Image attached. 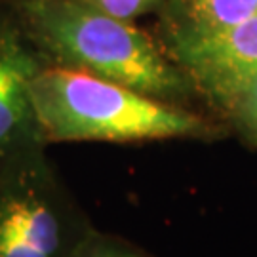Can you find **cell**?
<instances>
[{"instance_id": "obj_6", "label": "cell", "mask_w": 257, "mask_h": 257, "mask_svg": "<svg viewBox=\"0 0 257 257\" xmlns=\"http://www.w3.org/2000/svg\"><path fill=\"white\" fill-rule=\"evenodd\" d=\"M162 35H204L257 14V0H170Z\"/></svg>"}, {"instance_id": "obj_9", "label": "cell", "mask_w": 257, "mask_h": 257, "mask_svg": "<svg viewBox=\"0 0 257 257\" xmlns=\"http://www.w3.org/2000/svg\"><path fill=\"white\" fill-rule=\"evenodd\" d=\"M82 2L126 21H136L153 12H162L170 4V0H82Z\"/></svg>"}, {"instance_id": "obj_5", "label": "cell", "mask_w": 257, "mask_h": 257, "mask_svg": "<svg viewBox=\"0 0 257 257\" xmlns=\"http://www.w3.org/2000/svg\"><path fill=\"white\" fill-rule=\"evenodd\" d=\"M162 46L193 80L198 95L221 109L242 84L257 76V14L215 33L166 35Z\"/></svg>"}, {"instance_id": "obj_3", "label": "cell", "mask_w": 257, "mask_h": 257, "mask_svg": "<svg viewBox=\"0 0 257 257\" xmlns=\"http://www.w3.org/2000/svg\"><path fill=\"white\" fill-rule=\"evenodd\" d=\"M78 234L46 155L0 172V257H61Z\"/></svg>"}, {"instance_id": "obj_4", "label": "cell", "mask_w": 257, "mask_h": 257, "mask_svg": "<svg viewBox=\"0 0 257 257\" xmlns=\"http://www.w3.org/2000/svg\"><path fill=\"white\" fill-rule=\"evenodd\" d=\"M44 65L4 6L0 10V172L44 156L48 143L31 97V82Z\"/></svg>"}, {"instance_id": "obj_7", "label": "cell", "mask_w": 257, "mask_h": 257, "mask_svg": "<svg viewBox=\"0 0 257 257\" xmlns=\"http://www.w3.org/2000/svg\"><path fill=\"white\" fill-rule=\"evenodd\" d=\"M61 257H151L147 251L138 248L128 240L101 232L95 229H86L71 242Z\"/></svg>"}, {"instance_id": "obj_2", "label": "cell", "mask_w": 257, "mask_h": 257, "mask_svg": "<svg viewBox=\"0 0 257 257\" xmlns=\"http://www.w3.org/2000/svg\"><path fill=\"white\" fill-rule=\"evenodd\" d=\"M31 97L46 143H141L213 139L219 128L183 105L93 74L44 65Z\"/></svg>"}, {"instance_id": "obj_8", "label": "cell", "mask_w": 257, "mask_h": 257, "mask_svg": "<svg viewBox=\"0 0 257 257\" xmlns=\"http://www.w3.org/2000/svg\"><path fill=\"white\" fill-rule=\"evenodd\" d=\"M219 110L225 112L244 141L257 147V76L242 84Z\"/></svg>"}, {"instance_id": "obj_1", "label": "cell", "mask_w": 257, "mask_h": 257, "mask_svg": "<svg viewBox=\"0 0 257 257\" xmlns=\"http://www.w3.org/2000/svg\"><path fill=\"white\" fill-rule=\"evenodd\" d=\"M6 6L46 65L107 78L183 107L198 95L164 46L134 21L82 0H6Z\"/></svg>"}, {"instance_id": "obj_10", "label": "cell", "mask_w": 257, "mask_h": 257, "mask_svg": "<svg viewBox=\"0 0 257 257\" xmlns=\"http://www.w3.org/2000/svg\"><path fill=\"white\" fill-rule=\"evenodd\" d=\"M4 6H6V0H0V10L4 8Z\"/></svg>"}]
</instances>
